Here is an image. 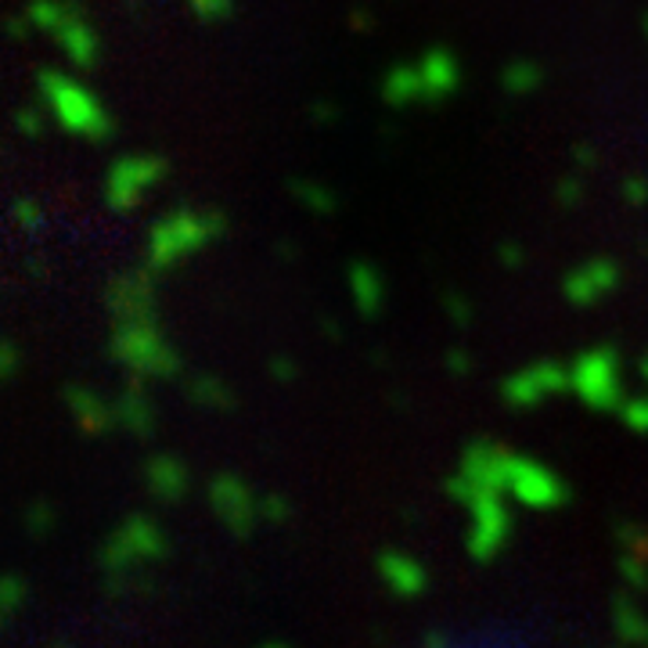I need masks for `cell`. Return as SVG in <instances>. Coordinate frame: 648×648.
<instances>
[{"mask_svg": "<svg viewBox=\"0 0 648 648\" xmlns=\"http://www.w3.org/2000/svg\"><path fill=\"white\" fill-rule=\"evenodd\" d=\"M544 65L534 62V58H515L509 62L501 69V87H504V94L509 98H526V94H534V90L544 87Z\"/></svg>", "mask_w": 648, "mask_h": 648, "instance_id": "obj_13", "label": "cell"}, {"mask_svg": "<svg viewBox=\"0 0 648 648\" xmlns=\"http://www.w3.org/2000/svg\"><path fill=\"white\" fill-rule=\"evenodd\" d=\"M109 354L137 379H174L180 375V354L159 328V317L148 321H115Z\"/></svg>", "mask_w": 648, "mask_h": 648, "instance_id": "obj_3", "label": "cell"}, {"mask_svg": "<svg viewBox=\"0 0 648 648\" xmlns=\"http://www.w3.org/2000/svg\"><path fill=\"white\" fill-rule=\"evenodd\" d=\"M120 418L126 425H134V429H148L152 425V407H148V396H145V389H141V379L134 375V382H130L123 389V396H120Z\"/></svg>", "mask_w": 648, "mask_h": 648, "instance_id": "obj_17", "label": "cell"}, {"mask_svg": "<svg viewBox=\"0 0 648 648\" xmlns=\"http://www.w3.org/2000/svg\"><path fill=\"white\" fill-rule=\"evenodd\" d=\"M36 94H41L44 109L55 115V123L65 134L94 141V145H101V141H109L115 134V120L109 115V109L101 105V98L87 83L76 80V76L62 69H41L36 72Z\"/></svg>", "mask_w": 648, "mask_h": 648, "instance_id": "obj_2", "label": "cell"}, {"mask_svg": "<svg viewBox=\"0 0 648 648\" xmlns=\"http://www.w3.org/2000/svg\"><path fill=\"white\" fill-rule=\"evenodd\" d=\"M191 400H199V404H210V407H227L231 404V389L216 379V375H194L191 379Z\"/></svg>", "mask_w": 648, "mask_h": 648, "instance_id": "obj_18", "label": "cell"}, {"mask_svg": "<svg viewBox=\"0 0 648 648\" xmlns=\"http://www.w3.org/2000/svg\"><path fill=\"white\" fill-rule=\"evenodd\" d=\"M562 389H569V371L559 360H534V365L518 368L515 375L504 379L501 396L509 400L512 407H534L544 396L562 393Z\"/></svg>", "mask_w": 648, "mask_h": 648, "instance_id": "obj_6", "label": "cell"}, {"mask_svg": "<svg viewBox=\"0 0 648 648\" xmlns=\"http://www.w3.org/2000/svg\"><path fill=\"white\" fill-rule=\"evenodd\" d=\"M11 220L22 227V231H41L44 227V210L41 202L33 199V194H19L15 202H11Z\"/></svg>", "mask_w": 648, "mask_h": 648, "instance_id": "obj_19", "label": "cell"}, {"mask_svg": "<svg viewBox=\"0 0 648 648\" xmlns=\"http://www.w3.org/2000/svg\"><path fill=\"white\" fill-rule=\"evenodd\" d=\"M152 270H123L105 284V306L115 321H148L155 317V284Z\"/></svg>", "mask_w": 648, "mask_h": 648, "instance_id": "obj_7", "label": "cell"}, {"mask_svg": "<svg viewBox=\"0 0 648 648\" xmlns=\"http://www.w3.org/2000/svg\"><path fill=\"white\" fill-rule=\"evenodd\" d=\"M349 25H354V30H357V33H371V30H375V19L368 15V11H365V8H357V11H354V15H349Z\"/></svg>", "mask_w": 648, "mask_h": 648, "instance_id": "obj_33", "label": "cell"}, {"mask_svg": "<svg viewBox=\"0 0 648 648\" xmlns=\"http://www.w3.org/2000/svg\"><path fill=\"white\" fill-rule=\"evenodd\" d=\"M624 418L627 425H634V429L648 433V396H634L624 404Z\"/></svg>", "mask_w": 648, "mask_h": 648, "instance_id": "obj_24", "label": "cell"}, {"mask_svg": "<svg viewBox=\"0 0 648 648\" xmlns=\"http://www.w3.org/2000/svg\"><path fill=\"white\" fill-rule=\"evenodd\" d=\"M310 120L321 126H332L335 120H339V109H335L332 101H317V105H310Z\"/></svg>", "mask_w": 648, "mask_h": 648, "instance_id": "obj_28", "label": "cell"}, {"mask_svg": "<svg viewBox=\"0 0 648 648\" xmlns=\"http://www.w3.org/2000/svg\"><path fill=\"white\" fill-rule=\"evenodd\" d=\"M227 235V216L220 210H191V205H177V210L163 213L148 231L145 245V267L152 275H166L188 256L202 253Z\"/></svg>", "mask_w": 648, "mask_h": 648, "instance_id": "obj_1", "label": "cell"}, {"mask_svg": "<svg viewBox=\"0 0 648 648\" xmlns=\"http://www.w3.org/2000/svg\"><path fill=\"white\" fill-rule=\"evenodd\" d=\"M444 310H447V317L458 324V328H469V324H472V300H469V295L447 292L444 295Z\"/></svg>", "mask_w": 648, "mask_h": 648, "instance_id": "obj_21", "label": "cell"}, {"mask_svg": "<svg viewBox=\"0 0 648 648\" xmlns=\"http://www.w3.org/2000/svg\"><path fill=\"white\" fill-rule=\"evenodd\" d=\"M289 191H292V199L300 202L303 210L314 213V216H335V213H339V199H335V191L328 185H321V180L292 177Z\"/></svg>", "mask_w": 648, "mask_h": 648, "instance_id": "obj_15", "label": "cell"}, {"mask_svg": "<svg viewBox=\"0 0 648 648\" xmlns=\"http://www.w3.org/2000/svg\"><path fill=\"white\" fill-rule=\"evenodd\" d=\"M188 8H191V15L205 25L227 22L235 15V0H188Z\"/></svg>", "mask_w": 648, "mask_h": 648, "instance_id": "obj_20", "label": "cell"}, {"mask_svg": "<svg viewBox=\"0 0 648 648\" xmlns=\"http://www.w3.org/2000/svg\"><path fill=\"white\" fill-rule=\"evenodd\" d=\"M573 163L580 166V170H591V166L599 163V152H594L588 141H580V145L573 148Z\"/></svg>", "mask_w": 648, "mask_h": 648, "instance_id": "obj_31", "label": "cell"}, {"mask_svg": "<svg viewBox=\"0 0 648 648\" xmlns=\"http://www.w3.org/2000/svg\"><path fill=\"white\" fill-rule=\"evenodd\" d=\"M469 349H458V346H454V349H447V368L454 371V375H465V371H469L472 365H469Z\"/></svg>", "mask_w": 648, "mask_h": 648, "instance_id": "obj_30", "label": "cell"}, {"mask_svg": "<svg viewBox=\"0 0 648 648\" xmlns=\"http://www.w3.org/2000/svg\"><path fill=\"white\" fill-rule=\"evenodd\" d=\"M422 87H425V105H439L461 87V62L454 58L450 47H429L418 58Z\"/></svg>", "mask_w": 648, "mask_h": 648, "instance_id": "obj_9", "label": "cell"}, {"mask_svg": "<svg viewBox=\"0 0 648 648\" xmlns=\"http://www.w3.org/2000/svg\"><path fill=\"white\" fill-rule=\"evenodd\" d=\"M55 41L62 47V55L69 58V65H76V69H83L90 72L98 65L101 58V41H98V30L90 25L87 19V11H72L69 19H65L58 25V33H55Z\"/></svg>", "mask_w": 648, "mask_h": 648, "instance_id": "obj_10", "label": "cell"}, {"mask_svg": "<svg viewBox=\"0 0 648 648\" xmlns=\"http://www.w3.org/2000/svg\"><path fill=\"white\" fill-rule=\"evenodd\" d=\"M321 328H324V335H328V339H332V343H339V339H343V332H339V324H335L332 317H324V321H321Z\"/></svg>", "mask_w": 648, "mask_h": 648, "instance_id": "obj_34", "label": "cell"}, {"mask_svg": "<svg viewBox=\"0 0 648 648\" xmlns=\"http://www.w3.org/2000/svg\"><path fill=\"white\" fill-rule=\"evenodd\" d=\"M555 199H559L562 210H573V205H580V199H583V180L580 177H562Z\"/></svg>", "mask_w": 648, "mask_h": 648, "instance_id": "obj_23", "label": "cell"}, {"mask_svg": "<svg viewBox=\"0 0 648 648\" xmlns=\"http://www.w3.org/2000/svg\"><path fill=\"white\" fill-rule=\"evenodd\" d=\"M619 368H624V357H619L616 346L602 343L580 349L573 365H569V389L594 411L616 407L619 396H624V375H619Z\"/></svg>", "mask_w": 648, "mask_h": 648, "instance_id": "obj_5", "label": "cell"}, {"mask_svg": "<svg viewBox=\"0 0 648 648\" xmlns=\"http://www.w3.org/2000/svg\"><path fill=\"white\" fill-rule=\"evenodd\" d=\"M15 130L22 137H41L44 134V112L36 105H19L15 109Z\"/></svg>", "mask_w": 648, "mask_h": 648, "instance_id": "obj_22", "label": "cell"}, {"mask_svg": "<svg viewBox=\"0 0 648 648\" xmlns=\"http://www.w3.org/2000/svg\"><path fill=\"white\" fill-rule=\"evenodd\" d=\"M624 199L630 205H648V177H627L624 180Z\"/></svg>", "mask_w": 648, "mask_h": 648, "instance_id": "obj_25", "label": "cell"}, {"mask_svg": "<svg viewBox=\"0 0 648 648\" xmlns=\"http://www.w3.org/2000/svg\"><path fill=\"white\" fill-rule=\"evenodd\" d=\"M498 259H501L504 270H518L526 264V253H523V245H518V242H504L498 249Z\"/></svg>", "mask_w": 648, "mask_h": 648, "instance_id": "obj_26", "label": "cell"}, {"mask_svg": "<svg viewBox=\"0 0 648 648\" xmlns=\"http://www.w3.org/2000/svg\"><path fill=\"white\" fill-rule=\"evenodd\" d=\"M72 11H80V4H76V0H30V4H25V19L33 22L36 33L55 36L58 25L69 19Z\"/></svg>", "mask_w": 648, "mask_h": 648, "instance_id": "obj_16", "label": "cell"}, {"mask_svg": "<svg viewBox=\"0 0 648 648\" xmlns=\"http://www.w3.org/2000/svg\"><path fill=\"white\" fill-rule=\"evenodd\" d=\"M270 375H275L278 382H289V379H295V365H292V357L278 354L275 360H270Z\"/></svg>", "mask_w": 648, "mask_h": 648, "instance_id": "obj_29", "label": "cell"}, {"mask_svg": "<svg viewBox=\"0 0 648 648\" xmlns=\"http://www.w3.org/2000/svg\"><path fill=\"white\" fill-rule=\"evenodd\" d=\"M638 375H641V379H645V386H648V349H645V354H641V360H638Z\"/></svg>", "mask_w": 648, "mask_h": 648, "instance_id": "obj_36", "label": "cell"}, {"mask_svg": "<svg viewBox=\"0 0 648 648\" xmlns=\"http://www.w3.org/2000/svg\"><path fill=\"white\" fill-rule=\"evenodd\" d=\"M346 284H349V295H354V306L360 317L375 321L382 314V303H386V278L382 270L368 264V259H354V264L346 267Z\"/></svg>", "mask_w": 648, "mask_h": 648, "instance_id": "obj_11", "label": "cell"}, {"mask_svg": "<svg viewBox=\"0 0 648 648\" xmlns=\"http://www.w3.org/2000/svg\"><path fill=\"white\" fill-rule=\"evenodd\" d=\"M379 94H382V101L389 109H407V105H414V101H425L418 62L414 65H393V69L382 76Z\"/></svg>", "mask_w": 648, "mask_h": 648, "instance_id": "obj_12", "label": "cell"}, {"mask_svg": "<svg viewBox=\"0 0 648 648\" xmlns=\"http://www.w3.org/2000/svg\"><path fill=\"white\" fill-rule=\"evenodd\" d=\"M166 177H170V159L159 152L120 155L105 170V205L115 216L134 213Z\"/></svg>", "mask_w": 648, "mask_h": 648, "instance_id": "obj_4", "label": "cell"}, {"mask_svg": "<svg viewBox=\"0 0 648 648\" xmlns=\"http://www.w3.org/2000/svg\"><path fill=\"white\" fill-rule=\"evenodd\" d=\"M619 264L613 256H591L583 259V264H577L569 275L562 278V295L569 306H594L599 300H605L608 292H616L619 284Z\"/></svg>", "mask_w": 648, "mask_h": 648, "instance_id": "obj_8", "label": "cell"}, {"mask_svg": "<svg viewBox=\"0 0 648 648\" xmlns=\"http://www.w3.org/2000/svg\"><path fill=\"white\" fill-rule=\"evenodd\" d=\"M30 30H33V22L25 19V11H22V15H11V19H8V33H11V41H25V33H30Z\"/></svg>", "mask_w": 648, "mask_h": 648, "instance_id": "obj_32", "label": "cell"}, {"mask_svg": "<svg viewBox=\"0 0 648 648\" xmlns=\"http://www.w3.org/2000/svg\"><path fill=\"white\" fill-rule=\"evenodd\" d=\"M19 346L15 343H4V349H0V371H4V379H11V375H15L19 371Z\"/></svg>", "mask_w": 648, "mask_h": 648, "instance_id": "obj_27", "label": "cell"}, {"mask_svg": "<svg viewBox=\"0 0 648 648\" xmlns=\"http://www.w3.org/2000/svg\"><path fill=\"white\" fill-rule=\"evenodd\" d=\"M65 400H69V407L72 414L80 418L83 429H109V422H112V414L105 407V400H101L94 389H83V386H69L65 389Z\"/></svg>", "mask_w": 648, "mask_h": 648, "instance_id": "obj_14", "label": "cell"}, {"mask_svg": "<svg viewBox=\"0 0 648 648\" xmlns=\"http://www.w3.org/2000/svg\"><path fill=\"white\" fill-rule=\"evenodd\" d=\"M278 256L292 259V256H295V242H278Z\"/></svg>", "mask_w": 648, "mask_h": 648, "instance_id": "obj_35", "label": "cell"}, {"mask_svg": "<svg viewBox=\"0 0 648 648\" xmlns=\"http://www.w3.org/2000/svg\"><path fill=\"white\" fill-rule=\"evenodd\" d=\"M641 33H645V41H648V11H645V19H641Z\"/></svg>", "mask_w": 648, "mask_h": 648, "instance_id": "obj_37", "label": "cell"}]
</instances>
